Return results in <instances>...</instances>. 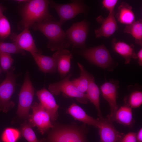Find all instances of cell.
I'll use <instances>...</instances> for the list:
<instances>
[{"instance_id": "cell-1", "label": "cell", "mask_w": 142, "mask_h": 142, "mask_svg": "<svg viewBox=\"0 0 142 142\" xmlns=\"http://www.w3.org/2000/svg\"><path fill=\"white\" fill-rule=\"evenodd\" d=\"M49 4V1L45 0H29L25 3L20 10L22 19L19 29H29L36 23L54 20L48 11Z\"/></svg>"}, {"instance_id": "cell-2", "label": "cell", "mask_w": 142, "mask_h": 142, "mask_svg": "<svg viewBox=\"0 0 142 142\" xmlns=\"http://www.w3.org/2000/svg\"><path fill=\"white\" fill-rule=\"evenodd\" d=\"M61 26L54 19L36 23L32 27L35 31H40L47 37L48 40V48L54 51L66 49L71 45Z\"/></svg>"}, {"instance_id": "cell-3", "label": "cell", "mask_w": 142, "mask_h": 142, "mask_svg": "<svg viewBox=\"0 0 142 142\" xmlns=\"http://www.w3.org/2000/svg\"><path fill=\"white\" fill-rule=\"evenodd\" d=\"M47 136L39 142H87L85 125H54Z\"/></svg>"}, {"instance_id": "cell-4", "label": "cell", "mask_w": 142, "mask_h": 142, "mask_svg": "<svg viewBox=\"0 0 142 142\" xmlns=\"http://www.w3.org/2000/svg\"><path fill=\"white\" fill-rule=\"evenodd\" d=\"M80 54L95 65L112 71L118 65L112 59L109 51L104 45L82 49Z\"/></svg>"}, {"instance_id": "cell-5", "label": "cell", "mask_w": 142, "mask_h": 142, "mask_svg": "<svg viewBox=\"0 0 142 142\" xmlns=\"http://www.w3.org/2000/svg\"><path fill=\"white\" fill-rule=\"evenodd\" d=\"M12 67L7 73L5 79L0 84V111L6 113L13 108L14 102L11 100L15 91L16 80L19 75L14 73Z\"/></svg>"}, {"instance_id": "cell-6", "label": "cell", "mask_w": 142, "mask_h": 142, "mask_svg": "<svg viewBox=\"0 0 142 142\" xmlns=\"http://www.w3.org/2000/svg\"><path fill=\"white\" fill-rule=\"evenodd\" d=\"M49 5L58 13L59 18L58 22L61 25L78 14L83 13L86 14L89 9L82 0H72L71 3L65 4H59L49 1Z\"/></svg>"}, {"instance_id": "cell-7", "label": "cell", "mask_w": 142, "mask_h": 142, "mask_svg": "<svg viewBox=\"0 0 142 142\" xmlns=\"http://www.w3.org/2000/svg\"><path fill=\"white\" fill-rule=\"evenodd\" d=\"M34 89L31 81L29 73H26L19 95L17 114L20 118H28L29 110L32 104Z\"/></svg>"}, {"instance_id": "cell-8", "label": "cell", "mask_w": 142, "mask_h": 142, "mask_svg": "<svg viewBox=\"0 0 142 142\" xmlns=\"http://www.w3.org/2000/svg\"><path fill=\"white\" fill-rule=\"evenodd\" d=\"M71 75L70 74L61 81L50 84L48 86L49 91L55 95L62 93L69 97L75 98L80 103L87 104L89 100L86 94L79 91L70 80Z\"/></svg>"}, {"instance_id": "cell-9", "label": "cell", "mask_w": 142, "mask_h": 142, "mask_svg": "<svg viewBox=\"0 0 142 142\" xmlns=\"http://www.w3.org/2000/svg\"><path fill=\"white\" fill-rule=\"evenodd\" d=\"M32 114L28 117V123L31 127H36L43 134L54 126L48 113L40 103L34 102L31 106Z\"/></svg>"}, {"instance_id": "cell-10", "label": "cell", "mask_w": 142, "mask_h": 142, "mask_svg": "<svg viewBox=\"0 0 142 142\" xmlns=\"http://www.w3.org/2000/svg\"><path fill=\"white\" fill-rule=\"evenodd\" d=\"M89 23L85 20L74 23L65 32L71 45L77 48H85V42L89 29Z\"/></svg>"}, {"instance_id": "cell-11", "label": "cell", "mask_w": 142, "mask_h": 142, "mask_svg": "<svg viewBox=\"0 0 142 142\" xmlns=\"http://www.w3.org/2000/svg\"><path fill=\"white\" fill-rule=\"evenodd\" d=\"M119 84L118 80L112 79L105 82L100 88L103 96L108 102L110 107V112L107 116V119L111 123L114 121L115 114L118 109L116 99Z\"/></svg>"}, {"instance_id": "cell-12", "label": "cell", "mask_w": 142, "mask_h": 142, "mask_svg": "<svg viewBox=\"0 0 142 142\" xmlns=\"http://www.w3.org/2000/svg\"><path fill=\"white\" fill-rule=\"evenodd\" d=\"M66 49L56 51L52 57L36 53L31 54L40 71L45 73H52L56 72L59 57Z\"/></svg>"}, {"instance_id": "cell-13", "label": "cell", "mask_w": 142, "mask_h": 142, "mask_svg": "<svg viewBox=\"0 0 142 142\" xmlns=\"http://www.w3.org/2000/svg\"><path fill=\"white\" fill-rule=\"evenodd\" d=\"M9 37L13 43L22 50L27 51L31 54H42V51L37 47L29 29H24L18 34L11 33Z\"/></svg>"}, {"instance_id": "cell-14", "label": "cell", "mask_w": 142, "mask_h": 142, "mask_svg": "<svg viewBox=\"0 0 142 142\" xmlns=\"http://www.w3.org/2000/svg\"><path fill=\"white\" fill-rule=\"evenodd\" d=\"M98 119V128L101 142H117L124 135L118 131L107 119L102 116Z\"/></svg>"}, {"instance_id": "cell-15", "label": "cell", "mask_w": 142, "mask_h": 142, "mask_svg": "<svg viewBox=\"0 0 142 142\" xmlns=\"http://www.w3.org/2000/svg\"><path fill=\"white\" fill-rule=\"evenodd\" d=\"M36 94L40 103L49 115L51 120L53 121L56 120L59 106L53 94L45 88L38 91Z\"/></svg>"}, {"instance_id": "cell-16", "label": "cell", "mask_w": 142, "mask_h": 142, "mask_svg": "<svg viewBox=\"0 0 142 142\" xmlns=\"http://www.w3.org/2000/svg\"><path fill=\"white\" fill-rule=\"evenodd\" d=\"M97 21L101 24V27L94 31L95 37H104L108 38L113 35L118 29V27L114 16V12L109 13L107 17L104 18L102 16H98Z\"/></svg>"}, {"instance_id": "cell-17", "label": "cell", "mask_w": 142, "mask_h": 142, "mask_svg": "<svg viewBox=\"0 0 142 142\" xmlns=\"http://www.w3.org/2000/svg\"><path fill=\"white\" fill-rule=\"evenodd\" d=\"M111 45L113 51L124 59L125 64H130L132 58L137 59L133 44H129L114 38L112 40Z\"/></svg>"}, {"instance_id": "cell-18", "label": "cell", "mask_w": 142, "mask_h": 142, "mask_svg": "<svg viewBox=\"0 0 142 142\" xmlns=\"http://www.w3.org/2000/svg\"><path fill=\"white\" fill-rule=\"evenodd\" d=\"M67 113L75 119L82 122L85 124L93 126L98 128L99 121L88 115L80 106L73 103L68 109Z\"/></svg>"}, {"instance_id": "cell-19", "label": "cell", "mask_w": 142, "mask_h": 142, "mask_svg": "<svg viewBox=\"0 0 142 142\" xmlns=\"http://www.w3.org/2000/svg\"><path fill=\"white\" fill-rule=\"evenodd\" d=\"M115 16L118 22L126 25L135 21V16L132 7L125 2H122L119 6Z\"/></svg>"}, {"instance_id": "cell-20", "label": "cell", "mask_w": 142, "mask_h": 142, "mask_svg": "<svg viewBox=\"0 0 142 142\" xmlns=\"http://www.w3.org/2000/svg\"><path fill=\"white\" fill-rule=\"evenodd\" d=\"M86 94L87 98L95 107L99 117L102 116L100 107V90L92 75L90 79Z\"/></svg>"}, {"instance_id": "cell-21", "label": "cell", "mask_w": 142, "mask_h": 142, "mask_svg": "<svg viewBox=\"0 0 142 142\" xmlns=\"http://www.w3.org/2000/svg\"><path fill=\"white\" fill-rule=\"evenodd\" d=\"M114 120L123 125L131 126L133 122L131 108L127 105L120 107L115 113Z\"/></svg>"}, {"instance_id": "cell-22", "label": "cell", "mask_w": 142, "mask_h": 142, "mask_svg": "<svg viewBox=\"0 0 142 142\" xmlns=\"http://www.w3.org/2000/svg\"><path fill=\"white\" fill-rule=\"evenodd\" d=\"M80 70L79 77L72 82L77 89L80 92L85 93L87 91L90 79L92 75L88 73L83 65L78 63Z\"/></svg>"}, {"instance_id": "cell-23", "label": "cell", "mask_w": 142, "mask_h": 142, "mask_svg": "<svg viewBox=\"0 0 142 142\" xmlns=\"http://www.w3.org/2000/svg\"><path fill=\"white\" fill-rule=\"evenodd\" d=\"M124 33L131 34L135 39V43L142 46V20L140 19L132 24L126 25L125 28Z\"/></svg>"}, {"instance_id": "cell-24", "label": "cell", "mask_w": 142, "mask_h": 142, "mask_svg": "<svg viewBox=\"0 0 142 142\" xmlns=\"http://www.w3.org/2000/svg\"><path fill=\"white\" fill-rule=\"evenodd\" d=\"M72 56L70 51L66 49L59 57L57 68L62 76H65L69 72L70 67L71 59Z\"/></svg>"}, {"instance_id": "cell-25", "label": "cell", "mask_w": 142, "mask_h": 142, "mask_svg": "<svg viewBox=\"0 0 142 142\" xmlns=\"http://www.w3.org/2000/svg\"><path fill=\"white\" fill-rule=\"evenodd\" d=\"M21 134L17 129L7 128L2 134L1 139L3 142H16L20 138Z\"/></svg>"}, {"instance_id": "cell-26", "label": "cell", "mask_w": 142, "mask_h": 142, "mask_svg": "<svg viewBox=\"0 0 142 142\" xmlns=\"http://www.w3.org/2000/svg\"><path fill=\"white\" fill-rule=\"evenodd\" d=\"M21 134L28 142H39V140L27 121L21 125Z\"/></svg>"}, {"instance_id": "cell-27", "label": "cell", "mask_w": 142, "mask_h": 142, "mask_svg": "<svg viewBox=\"0 0 142 142\" xmlns=\"http://www.w3.org/2000/svg\"><path fill=\"white\" fill-rule=\"evenodd\" d=\"M11 33L10 23L7 18L3 14L0 17V41L4 40Z\"/></svg>"}, {"instance_id": "cell-28", "label": "cell", "mask_w": 142, "mask_h": 142, "mask_svg": "<svg viewBox=\"0 0 142 142\" xmlns=\"http://www.w3.org/2000/svg\"><path fill=\"white\" fill-rule=\"evenodd\" d=\"M0 52L9 54H19L24 55L25 51L18 48L13 43H11L0 41Z\"/></svg>"}, {"instance_id": "cell-29", "label": "cell", "mask_w": 142, "mask_h": 142, "mask_svg": "<svg viewBox=\"0 0 142 142\" xmlns=\"http://www.w3.org/2000/svg\"><path fill=\"white\" fill-rule=\"evenodd\" d=\"M142 104V92L139 90L132 92L127 100V105L132 108L139 107Z\"/></svg>"}, {"instance_id": "cell-30", "label": "cell", "mask_w": 142, "mask_h": 142, "mask_svg": "<svg viewBox=\"0 0 142 142\" xmlns=\"http://www.w3.org/2000/svg\"><path fill=\"white\" fill-rule=\"evenodd\" d=\"M13 59L10 54L0 52V64L2 70L7 73L12 68Z\"/></svg>"}, {"instance_id": "cell-31", "label": "cell", "mask_w": 142, "mask_h": 142, "mask_svg": "<svg viewBox=\"0 0 142 142\" xmlns=\"http://www.w3.org/2000/svg\"><path fill=\"white\" fill-rule=\"evenodd\" d=\"M118 2L117 0H103L102 3L103 7L109 12V13L114 12V8Z\"/></svg>"}, {"instance_id": "cell-32", "label": "cell", "mask_w": 142, "mask_h": 142, "mask_svg": "<svg viewBox=\"0 0 142 142\" xmlns=\"http://www.w3.org/2000/svg\"><path fill=\"white\" fill-rule=\"evenodd\" d=\"M136 133L133 132L124 135L117 142H137Z\"/></svg>"}, {"instance_id": "cell-33", "label": "cell", "mask_w": 142, "mask_h": 142, "mask_svg": "<svg viewBox=\"0 0 142 142\" xmlns=\"http://www.w3.org/2000/svg\"><path fill=\"white\" fill-rule=\"evenodd\" d=\"M137 54V59H138V63L139 65H142V49H141L138 51Z\"/></svg>"}, {"instance_id": "cell-34", "label": "cell", "mask_w": 142, "mask_h": 142, "mask_svg": "<svg viewBox=\"0 0 142 142\" xmlns=\"http://www.w3.org/2000/svg\"><path fill=\"white\" fill-rule=\"evenodd\" d=\"M136 139L137 142H142V128H141L136 133Z\"/></svg>"}, {"instance_id": "cell-35", "label": "cell", "mask_w": 142, "mask_h": 142, "mask_svg": "<svg viewBox=\"0 0 142 142\" xmlns=\"http://www.w3.org/2000/svg\"><path fill=\"white\" fill-rule=\"evenodd\" d=\"M6 9V8L0 4V17L3 15V13Z\"/></svg>"}, {"instance_id": "cell-36", "label": "cell", "mask_w": 142, "mask_h": 142, "mask_svg": "<svg viewBox=\"0 0 142 142\" xmlns=\"http://www.w3.org/2000/svg\"><path fill=\"white\" fill-rule=\"evenodd\" d=\"M29 0H18L16 1L17 2L19 3H24L27 2Z\"/></svg>"}, {"instance_id": "cell-37", "label": "cell", "mask_w": 142, "mask_h": 142, "mask_svg": "<svg viewBox=\"0 0 142 142\" xmlns=\"http://www.w3.org/2000/svg\"><path fill=\"white\" fill-rule=\"evenodd\" d=\"M1 68H0V74L1 72Z\"/></svg>"}, {"instance_id": "cell-38", "label": "cell", "mask_w": 142, "mask_h": 142, "mask_svg": "<svg viewBox=\"0 0 142 142\" xmlns=\"http://www.w3.org/2000/svg\"><path fill=\"white\" fill-rule=\"evenodd\" d=\"M0 142H1V141H0Z\"/></svg>"}]
</instances>
